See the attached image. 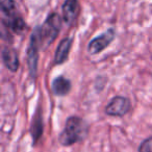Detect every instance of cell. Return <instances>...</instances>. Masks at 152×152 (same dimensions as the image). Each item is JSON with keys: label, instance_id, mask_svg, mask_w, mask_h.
<instances>
[{"label": "cell", "instance_id": "obj_1", "mask_svg": "<svg viewBox=\"0 0 152 152\" xmlns=\"http://www.w3.org/2000/svg\"><path fill=\"white\" fill-rule=\"evenodd\" d=\"M89 126L79 117H70L66 121L64 130L59 134L58 141L63 146H71L75 143L83 141L88 135Z\"/></svg>", "mask_w": 152, "mask_h": 152}, {"label": "cell", "instance_id": "obj_13", "mask_svg": "<svg viewBox=\"0 0 152 152\" xmlns=\"http://www.w3.org/2000/svg\"><path fill=\"white\" fill-rule=\"evenodd\" d=\"M139 152H152V137L142 142L139 147Z\"/></svg>", "mask_w": 152, "mask_h": 152}, {"label": "cell", "instance_id": "obj_10", "mask_svg": "<svg viewBox=\"0 0 152 152\" xmlns=\"http://www.w3.org/2000/svg\"><path fill=\"white\" fill-rule=\"evenodd\" d=\"M2 23L7 29L12 30V31L15 32V34H21L26 27L25 22H24L23 19H22L20 16H18L17 14L12 16V17L3 18Z\"/></svg>", "mask_w": 152, "mask_h": 152}, {"label": "cell", "instance_id": "obj_4", "mask_svg": "<svg viewBox=\"0 0 152 152\" xmlns=\"http://www.w3.org/2000/svg\"><path fill=\"white\" fill-rule=\"evenodd\" d=\"M131 110V102L123 96L114 97L105 107V114L112 117H123Z\"/></svg>", "mask_w": 152, "mask_h": 152}, {"label": "cell", "instance_id": "obj_2", "mask_svg": "<svg viewBox=\"0 0 152 152\" xmlns=\"http://www.w3.org/2000/svg\"><path fill=\"white\" fill-rule=\"evenodd\" d=\"M61 16L56 13H52L47 17V19L45 20V22L42 25L34 28V31L38 34L42 48H46L47 46L52 44L53 41L56 39L57 34L61 30Z\"/></svg>", "mask_w": 152, "mask_h": 152}, {"label": "cell", "instance_id": "obj_9", "mask_svg": "<svg viewBox=\"0 0 152 152\" xmlns=\"http://www.w3.org/2000/svg\"><path fill=\"white\" fill-rule=\"evenodd\" d=\"M71 81L64 76H57L52 80L51 89L54 95L56 96H65L71 91Z\"/></svg>", "mask_w": 152, "mask_h": 152}, {"label": "cell", "instance_id": "obj_6", "mask_svg": "<svg viewBox=\"0 0 152 152\" xmlns=\"http://www.w3.org/2000/svg\"><path fill=\"white\" fill-rule=\"evenodd\" d=\"M79 13L78 0H66L63 4V18L64 21L69 25H72L76 21Z\"/></svg>", "mask_w": 152, "mask_h": 152}, {"label": "cell", "instance_id": "obj_12", "mask_svg": "<svg viewBox=\"0 0 152 152\" xmlns=\"http://www.w3.org/2000/svg\"><path fill=\"white\" fill-rule=\"evenodd\" d=\"M1 12L4 18L16 15V4L14 0H0Z\"/></svg>", "mask_w": 152, "mask_h": 152}, {"label": "cell", "instance_id": "obj_5", "mask_svg": "<svg viewBox=\"0 0 152 152\" xmlns=\"http://www.w3.org/2000/svg\"><path fill=\"white\" fill-rule=\"evenodd\" d=\"M115 37H116V31L114 28H110L102 34L96 37L89 43V46H88L89 53L95 55L103 51L115 40Z\"/></svg>", "mask_w": 152, "mask_h": 152}, {"label": "cell", "instance_id": "obj_3", "mask_svg": "<svg viewBox=\"0 0 152 152\" xmlns=\"http://www.w3.org/2000/svg\"><path fill=\"white\" fill-rule=\"evenodd\" d=\"M42 48L39 37L34 30L30 37L29 46L27 49V65L29 68V73L31 78H36L38 73V61H39V51Z\"/></svg>", "mask_w": 152, "mask_h": 152}, {"label": "cell", "instance_id": "obj_8", "mask_svg": "<svg viewBox=\"0 0 152 152\" xmlns=\"http://www.w3.org/2000/svg\"><path fill=\"white\" fill-rule=\"evenodd\" d=\"M2 61L4 66L12 72H16L19 69L20 61L17 51L11 47H5L2 50Z\"/></svg>", "mask_w": 152, "mask_h": 152}, {"label": "cell", "instance_id": "obj_7", "mask_svg": "<svg viewBox=\"0 0 152 152\" xmlns=\"http://www.w3.org/2000/svg\"><path fill=\"white\" fill-rule=\"evenodd\" d=\"M72 43H73L72 38H65L61 41V43L56 48V51H55L54 63L56 65H61L68 59L72 47Z\"/></svg>", "mask_w": 152, "mask_h": 152}, {"label": "cell", "instance_id": "obj_11", "mask_svg": "<svg viewBox=\"0 0 152 152\" xmlns=\"http://www.w3.org/2000/svg\"><path fill=\"white\" fill-rule=\"evenodd\" d=\"M30 132H31V135H32V142H34V144H36L43 133V119H42V116H41L40 110L37 112L36 116L32 119Z\"/></svg>", "mask_w": 152, "mask_h": 152}]
</instances>
